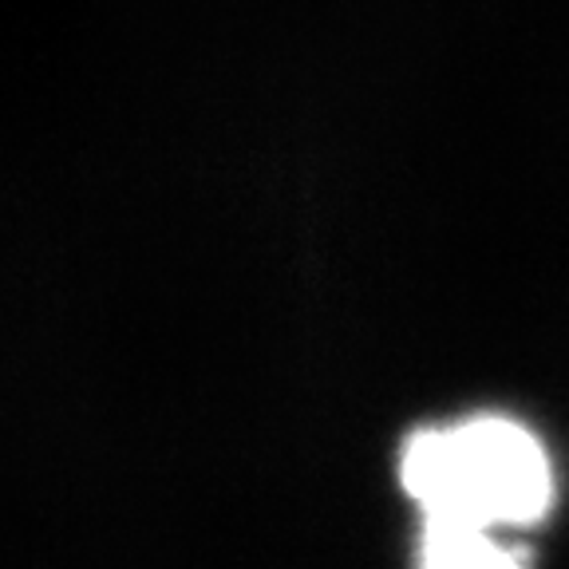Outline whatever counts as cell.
<instances>
[{
  "mask_svg": "<svg viewBox=\"0 0 569 569\" xmlns=\"http://www.w3.org/2000/svg\"><path fill=\"white\" fill-rule=\"evenodd\" d=\"M400 479L423 526L447 530H530L553 507L550 455L533 431L502 416L411 436Z\"/></svg>",
  "mask_w": 569,
  "mask_h": 569,
  "instance_id": "1",
  "label": "cell"
},
{
  "mask_svg": "<svg viewBox=\"0 0 569 569\" xmlns=\"http://www.w3.org/2000/svg\"><path fill=\"white\" fill-rule=\"evenodd\" d=\"M423 566L436 569H479V566H522L526 553L510 550L495 533L475 530H447V526H423Z\"/></svg>",
  "mask_w": 569,
  "mask_h": 569,
  "instance_id": "2",
  "label": "cell"
}]
</instances>
